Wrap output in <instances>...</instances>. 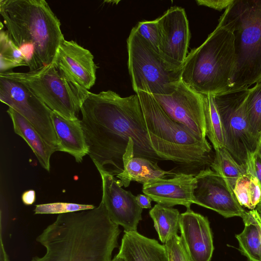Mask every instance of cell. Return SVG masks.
<instances>
[{"instance_id": "cell-1", "label": "cell", "mask_w": 261, "mask_h": 261, "mask_svg": "<svg viewBox=\"0 0 261 261\" xmlns=\"http://www.w3.org/2000/svg\"><path fill=\"white\" fill-rule=\"evenodd\" d=\"M88 155L99 173L123 171V157L129 141L135 157L163 161L152 147L137 94L122 97L112 90L89 92L81 108Z\"/></svg>"}, {"instance_id": "cell-2", "label": "cell", "mask_w": 261, "mask_h": 261, "mask_svg": "<svg viewBox=\"0 0 261 261\" xmlns=\"http://www.w3.org/2000/svg\"><path fill=\"white\" fill-rule=\"evenodd\" d=\"M120 231L101 201L91 210L59 214L36 238L44 254L31 261H112Z\"/></svg>"}, {"instance_id": "cell-3", "label": "cell", "mask_w": 261, "mask_h": 261, "mask_svg": "<svg viewBox=\"0 0 261 261\" xmlns=\"http://www.w3.org/2000/svg\"><path fill=\"white\" fill-rule=\"evenodd\" d=\"M3 25L29 71L53 63L64 39L61 22L44 0H1Z\"/></svg>"}, {"instance_id": "cell-4", "label": "cell", "mask_w": 261, "mask_h": 261, "mask_svg": "<svg viewBox=\"0 0 261 261\" xmlns=\"http://www.w3.org/2000/svg\"><path fill=\"white\" fill-rule=\"evenodd\" d=\"M136 93L152 147L161 159L188 166L211 165L212 147L206 139L170 118L152 95L144 91Z\"/></svg>"}, {"instance_id": "cell-5", "label": "cell", "mask_w": 261, "mask_h": 261, "mask_svg": "<svg viewBox=\"0 0 261 261\" xmlns=\"http://www.w3.org/2000/svg\"><path fill=\"white\" fill-rule=\"evenodd\" d=\"M235 62L233 33L218 24L201 45L188 54L181 80L199 93L215 95L229 90Z\"/></svg>"}, {"instance_id": "cell-6", "label": "cell", "mask_w": 261, "mask_h": 261, "mask_svg": "<svg viewBox=\"0 0 261 261\" xmlns=\"http://www.w3.org/2000/svg\"><path fill=\"white\" fill-rule=\"evenodd\" d=\"M218 24L234 36L236 62L229 90L261 81V0H234Z\"/></svg>"}, {"instance_id": "cell-7", "label": "cell", "mask_w": 261, "mask_h": 261, "mask_svg": "<svg viewBox=\"0 0 261 261\" xmlns=\"http://www.w3.org/2000/svg\"><path fill=\"white\" fill-rule=\"evenodd\" d=\"M0 76L28 88L52 111L71 120L78 119L90 91L67 78L53 63L27 72L7 71Z\"/></svg>"}, {"instance_id": "cell-8", "label": "cell", "mask_w": 261, "mask_h": 261, "mask_svg": "<svg viewBox=\"0 0 261 261\" xmlns=\"http://www.w3.org/2000/svg\"><path fill=\"white\" fill-rule=\"evenodd\" d=\"M128 69L136 93L171 94L181 81V69L168 64L133 28L127 39Z\"/></svg>"}, {"instance_id": "cell-9", "label": "cell", "mask_w": 261, "mask_h": 261, "mask_svg": "<svg viewBox=\"0 0 261 261\" xmlns=\"http://www.w3.org/2000/svg\"><path fill=\"white\" fill-rule=\"evenodd\" d=\"M249 91L250 88L228 90L214 97L224 129L225 148L247 172L254 174L257 145L250 134L246 114Z\"/></svg>"}, {"instance_id": "cell-10", "label": "cell", "mask_w": 261, "mask_h": 261, "mask_svg": "<svg viewBox=\"0 0 261 261\" xmlns=\"http://www.w3.org/2000/svg\"><path fill=\"white\" fill-rule=\"evenodd\" d=\"M0 100L27 119L55 151H58L53 111L28 88L0 76Z\"/></svg>"}, {"instance_id": "cell-11", "label": "cell", "mask_w": 261, "mask_h": 261, "mask_svg": "<svg viewBox=\"0 0 261 261\" xmlns=\"http://www.w3.org/2000/svg\"><path fill=\"white\" fill-rule=\"evenodd\" d=\"M167 115L184 125L197 136L206 139L204 95L181 80L170 95H152Z\"/></svg>"}, {"instance_id": "cell-12", "label": "cell", "mask_w": 261, "mask_h": 261, "mask_svg": "<svg viewBox=\"0 0 261 261\" xmlns=\"http://www.w3.org/2000/svg\"><path fill=\"white\" fill-rule=\"evenodd\" d=\"M195 179L193 203L213 210L226 218L245 217L247 212L219 174L207 168L200 170Z\"/></svg>"}, {"instance_id": "cell-13", "label": "cell", "mask_w": 261, "mask_h": 261, "mask_svg": "<svg viewBox=\"0 0 261 261\" xmlns=\"http://www.w3.org/2000/svg\"><path fill=\"white\" fill-rule=\"evenodd\" d=\"M156 20L160 36L159 54L168 64L181 69L188 55L191 37L185 11L172 7Z\"/></svg>"}, {"instance_id": "cell-14", "label": "cell", "mask_w": 261, "mask_h": 261, "mask_svg": "<svg viewBox=\"0 0 261 261\" xmlns=\"http://www.w3.org/2000/svg\"><path fill=\"white\" fill-rule=\"evenodd\" d=\"M102 179L103 203L111 220L124 228V231H137L142 220V208L138 204L136 196L121 188L119 180L106 173H100Z\"/></svg>"}, {"instance_id": "cell-15", "label": "cell", "mask_w": 261, "mask_h": 261, "mask_svg": "<svg viewBox=\"0 0 261 261\" xmlns=\"http://www.w3.org/2000/svg\"><path fill=\"white\" fill-rule=\"evenodd\" d=\"M53 63L67 78L85 89L94 85L98 67L94 56L75 41L64 39Z\"/></svg>"}, {"instance_id": "cell-16", "label": "cell", "mask_w": 261, "mask_h": 261, "mask_svg": "<svg viewBox=\"0 0 261 261\" xmlns=\"http://www.w3.org/2000/svg\"><path fill=\"white\" fill-rule=\"evenodd\" d=\"M179 224L191 261H211L214 247L207 218L188 209L180 214Z\"/></svg>"}, {"instance_id": "cell-17", "label": "cell", "mask_w": 261, "mask_h": 261, "mask_svg": "<svg viewBox=\"0 0 261 261\" xmlns=\"http://www.w3.org/2000/svg\"><path fill=\"white\" fill-rule=\"evenodd\" d=\"M195 175L178 173L171 178L155 179L143 185L142 192L158 204L168 207L182 205L191 209Z\"/></svg>"}, {"instance_id": "cell-18", "label": "cell", "mask_w": 261, "mask_h": 261, "mask_svg": "<svg viewBox=\"0 0 261 261\" xmlns=\"http://www.w3.org/2000/svg\"><path fill=\"white\" fill-rule=\"evenodd\" d=\"M134 148V142L130 139L123 157V171L116 175L124 187H128L132 181L144 185L155 179H165L177 175V173L162 169L156 162L135 157Z\"/></svg>"}, {"instance_id": "cell-19", "label": "cell", "mask_w": 261, "mask_h": 261, "mask_svg": "<svg viewBox=\"0 0 261 261\" xmlns=\"http://www.w3.org/2000/svg\"><path fill=\"white\" fill-rule=\"evenodd\" d=\"M124 232L117 255L124 261H169L164 244L137 231Z\"/></svg>"}, {"instance_id": "cell-20", "label": "cell", "mask_w": 261, "mask_h": 261, "mask_svg": "<svg viewBox=\"0 0 261 261\" xmlns=\"http://www.w3.org/2000/svg\"><path fill=\"white\" fill-rule=\"evenodd\" d=\"M51 120L58 151L67 152L73 156L76 162H82L83 158L88 154L89 150L81 120L66 119L53 111Z\"/></svg>"}, {"instance_id": "cell-21", "label": "cell", "mask_w": 261, "mask_h": 261, "mask_svg": "<svg viewBox=\"0 0 261 261\" xmlns=\"http://www.w3.org/2000/svg\"><path fill=\"white\" fill-rule=\"evenodd\" d=\"M15 133L22 137L35 154L41 166L50 171V159L55 150L45 141L31 123L11 108L7 110Z\"/></svg>"}, {"instance_id": "cell-22", "label": "cell", "mask_w": 261, "mask_h": 261, "mask_svg": "<svg viewBox=\"0 0 261 261\" xmlns=\"http://www.w3.org/2000/svg\"><path fill=\"white\" fill-rule=\"evenodd\" d=\"M149 214L161 242L165 244L171 237L177 234L180 215L178 210L157 203Z\"/></svg>"}, {"instance_id": "cell-23", "label": "cell", "mask_w": 261, "mask_h": 261, "mask_svg": "<svg viewBox=\"0 0 261 261\" xmlns=\"http://www.w3.org/2000/svg\"><path fill=\"white\" fill-rule=\"evenodd\" d=\"M243 220L244 229L240 233L236 234L239 250L248 261H261V242L257 227L248 212Z\"/></svg>"}, {"instance_id": "cell-24", "label": "cell", "mask_w": 261, "mask_h": 261, "mask_svg": "<svg viewBox=\"0 0 261 261\" xmlns=\"http://www.w3.org/2000/svg\"><path fill=\"white\" fill-rule=\"evenodd\" d=\"M212 169L219 174L233 192L237 180L247 173V170L237 163L225 147L215 149Z\"/></svg>"}, {"instance_id": "cell-25", "label": "cell", "mask_w": 261, "mask_h": 261, "mask_svg": "<svg viewBox=\"0 0 261 261\" xmlns=\"http://www.w3.org/2000/svg\"><path fill=\"white\" fill-rule=\"evenodd\" d=\"M204 95L206 135L215 149L225 147L224 129L214 95Z\"/></svg>"}, {"instance_id": "cell-26", "label": "cell", "mask_w": 261, "mask_h": 261, "mask_svg": "<svg viewBox=\"0 0 261 261\" xmlns=\"http://www.w3.org/2000/svg\"><path fill=\"white\" fill-rule=\"evenodd\" d=\"M1 22L0 73L19 66H27L21 52L12 40Z\"/></svg>"}, {"instance_id": "cell-27", "label": "cell", "mask_w": 261, "mask_h": 261, "mask_svg": "<svg viewBox=\"0 0 261 261\" xmlns=\"http://www.w3.org/2000/svg\"><path fill=\"white\" fill-rule=\"evenodd\" d=\"M246 110L249 130L258 147L261 137V81L250 88Z\"/></svg>"}, {"instance_id": "cell-28", "label": "cell", "mask_w": 261, "mask_h": 261, "mask_svg": "<svg viewBox=\"0 0 261 261\" xmlns=\"http://www.w3.org/2000/svg\"><path fill=\"white\" fill-rule=\"evenodd\" d=\"M95 207L92 204L69 202H53L36 205L35 214H62L91 210Z\"/></svg>"}, {"instance_id": "cell-29", "label": "cell", "mask_w": 261, "mask_h": 261, "mask_svg": "<svg viewBox=\"0 0 261 261\" xmlns=\"http://www.w3.org/2000/svg\"><path fill=\"white\" fill-rule=\"evenodd\" d=\"M134 28L138 34L159 53L160 36L156 19L140 21Z\"/></svg>"}, {"instance_id": "cell-30", "label": "cell", "mask_w": 261, "mask_h": 261, "mask_svg": "<svg viewBox=\"0 0 261 261\" xmlns=\"http://www.w3.org/2000/svg\"><path fill=\"white\" fill-rule=\"evenodd\" d=\"M164 245L169 261H191L180 236L178 234L173 236Z\"/></svg>"}, {"instance_id": "cell-31", "label": "cell", "mask_w": 261, "mask_h": 261, "mask_svg": "<svg viewBox=\"0 0 261 261\" xmlns=\"http://www.w3.org/2000/svg\"><path fill=\"white\" fill-rule=\"evenodd\" d=\"M250 176L251 173L248 172L241 176L237 180L233 191L240 204L252 210L250 202Z\"/></svg>"}, {"instance_id": "cell-32", "label": "cell", "mask_w": 261, "mask_h": 261, "mask_svg": "<svg viewBox=\"0 0 261 261\" xmlns=\"http://www.w3.org/2000/svg\"><path fill=\"white\" fill-rule=\"evenodd\" d=\"M234 0H196L198 5L208 7L215 10L221 11L226 9Z\"/></svg>"}, {"instance_id": "cell-33", "label": "cell", "mask_w": 261, "mask_h": 261, "mask_svg": "<svg viewBox=\"0 0 261 261\" xmlns=\"http://www.w3.org/2000/svg\"><path fill=\"white\" fill-rule=\"evenodd\" d=\"M248 212L254 219L257 227L261 242V206L257 205L254 209L250 210Z\"/></svg>"}, {"instance_id": "cell-34", "label": "cell", "mask_w": 261, "mask_h": 261, "mask_svg": "<svg viewBox=\"0 0 261 261\" xmlns=\"http://www.w3.org/2000/svg\"><path fill=\"white\" fill-rule=\"evenodd\" d=\"M137 202L139 206L142 208H150L151 207V202L152 199L147 195L145 194H138L136 196Z\"/></svg>"}, {"instance_id": "cell-35", "label": "cell", "mask_w": 261, "mask_h": 261, "mask_svg": "<svg viewBox=\"0 0 261 261\" xmlns=\"http://www.w3.org/2000/svg\"><path fill=\"white\" fill-rule=\"evenodd\" d=\"M36 193L35 191L30 190L24 192L22 195V201L25 205H31L35 201Z\"/></svg>"}, {"instance_id": "cell-36", "label": "cell", "mask_w": 261, "mask_h": 261, "mask_svg": "<svg viewBox=\"0 0 261 261\" xmlns=\"http://www.w3.org/2000/svg\"><path fill=\"white\" fill-rule=\"evenodd\" d=\"M254 174L257 177L261 187V159L257 154L255 156ZM258 205L261 206V200Z\"/></svg>"}, {"instance_id": "cell-37", "label": "cell", "mask_w": 261, "mask_h": 261, "mask_svg": "<svg viewBox=\"0 0 261 261\" xmlns=\"http://www.w3.org/2000/svg\"><path fill=\"white\" fill-rule=\"evenodd\" d=\"M0 261H9L8 254L3 244L2 234L1 235Z\"/></svg>"}, {"instance_id": "cell-38", "label": "cell", "mask_w": 261, "mask_h": 261, "mask_svg": "<svg viewBox=\"0 0 261 261\" xmlns=\"http://www.w3.org/2000/svg\"><path fill=\"white\" fill-rule=\"evenodd\" d=\"M256 154H257L261 159V137H260V141H259V142L258 144V146L257 147V152H256Z\"/></svg>"}, {"instance_id": "cell-39", "label": "cell", "mask_w": 261, "mask_h": 261, "mask_svg": "<svg viewBox=\"0 0 261 261\" xmlns=\"http://www.w3.org/2000/svg\"><path fill=\"white\" fill-rule=\"evenodd\" d=\"M112 261H124L122 258L117 255L112 259Z\"/></svg>"}]
</instances>
